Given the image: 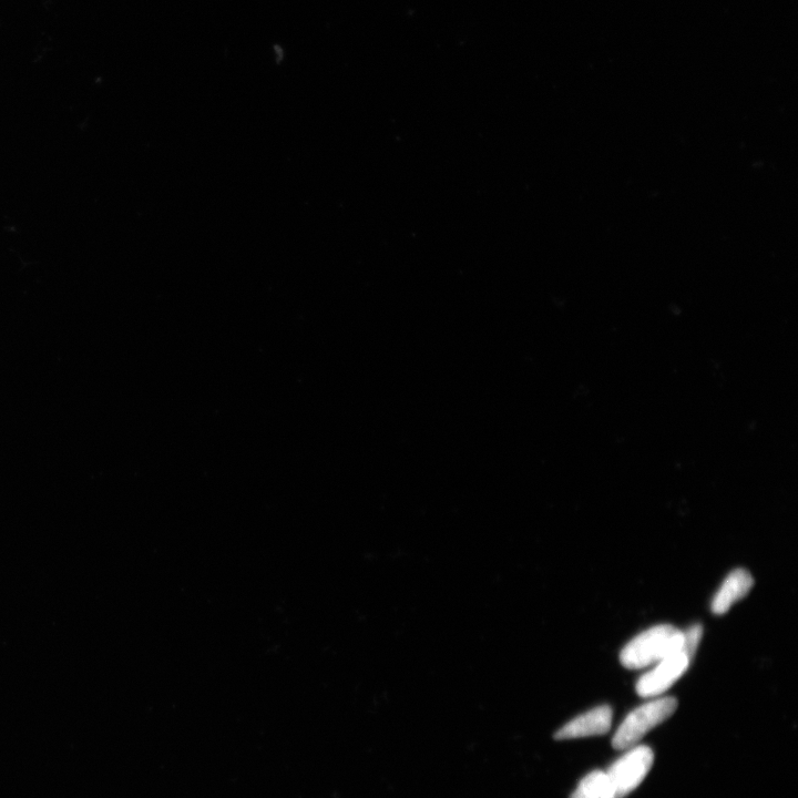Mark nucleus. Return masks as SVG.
Instances as JSON below:
<instances>
[{
    "label": "nucleus",
    "instance_id": "7ed1b4c3",
    "mask_svg": "<svg viewBox=\"0 0 798 798\" xmlns=\"http://www.w3.org/2000/svg\"><path fill=\"white\" fill-rule=\"evenodd\" d=\"M653 762L654 754L648 746H633L606 772L611 794L623 798L636 790L646 779Z\"/></svg>",
    "mask_w": 798,
    "mask_h": 798
},
{
    "label": "nucleus",
    "instance_id": "0eeeda50",
    "mask_svg": "<svg viewBox=\"0 0 798 798\" xmlns=\"http://www.w3.org/2000/svg\"><path fill=\"white\" fill-rule=\"evenodd\" d=\"M607 794H611L607 773L595 771L579 783L570 798H600Z\"/></svg>",
    "mask_w": 798,
    "mask_h": 798
},
{
    "label": "nucleus",
    "instance_id": "f257e3e1",
    "mask_svg": "<svg viewBox=\"0 0 798 798\" xmlns=\"http://www.w3.org/2000/svg\"><path fill=\"white\" fill-rule=\"evenodd\" d=\"M682 646L683 631L670 624H660L632 639L623 648L620 660L623 667L630 670L649 668L682 651Z\"/></svg>",
    "mask_w": 798,
    "mask_h": 798
},
{
    "label": "nucleus",
    "instance_id": "f03ea898",
    "mask_svg": "<svg viewBox=\"0 0 798 798\" xmlns=\"http://www.w3.org/2000/svg\"><path fill=\"white\" fill-rule=\"evenodd\" d=\"M677 699L667 697L650 701L632 711L613 736V748L629 750L656 726L667 721L677 711Z\"/></svg>",
    "mask_w": 798,
    "mask_h": 798
},
{
    "label": "nucleus",
    "instance_id": "20e7f679",
    "mask_svg": "<svg viewBox=\"0 0 798 798\" xmlns=\"http://www.w3.org/2000/svg\"><path fill=\"white\" fill-rule=\"evenodd\" d=\"M690 663L687 654L680 651L654 664L653 668L639 679L637 693L644 699L659 697L687 672Z\"/></svg>",
    "mask_w": 798,
    "mask_h": 798
},
{
    "label": "nucleus",
    "instance_id": "6e6552de",
    "mask_svg": "<svg viewBox=\"0 0 798 798\" xmlns=\"http://www.w3.org/2000/svg\"><path fill=\"white\" fill-rule=\"evenodd\" d=\"M702 636L703 628L701 624H694V626L690 627L687 631H683L682 652L687 654L691 661L695 653H697Z\"/></svg>",
    "mask_w": 798,
    "mask_h": 798
},
{
    "label": "nucleus",
    "instance_id": "423d86ee",
    "mask_svg": "<svg viewBox=\"0 0 798 798\" xmlns=\"http://www.w3.org/2000/svg\"><path fill=\"white\" fill-rule=\"evenodd\" d=\"M754 586V580L749 571L736 569L725 578L718 593L712 601L714 615H724L734 603L748 596Z\"/></svg>",
    "mask_w": 798,
    "mask_h": 798
},
{
    "label": "nucleus",
    "instance_id": "1a4fd4ad",
    "mask_svg": "<svg viewBox=\"0 0 798 798\" xmlns=\"http://www.w3.org/2000/svg\"><path fill=\"white\" fill-rule=\"evenodd\" d=\"M600 798H616V797H615V796H613V795H611V794H607V795H605V796H602V797H600Z\"/></svg>",
    "mask_w": 798,
    "mask_h": 798
},
{
    "label": "nucleus",
    "instance_id": "39448f33",
    "mask_svg": "<svg viewBox=\"0 0 798 798\" xmlns=\"http://www.w3.org/2000/svg\"><path fill=\"white\" fill-rule=\"evenodd\" d=\"M612 709L609 705L590 710L577 716L556 733L555 739L574 740L588 738V736L607 734L611 729Z\"/></svg>",
    "mask_w": 798,
    "mask_h": 798
}]
</instances>
